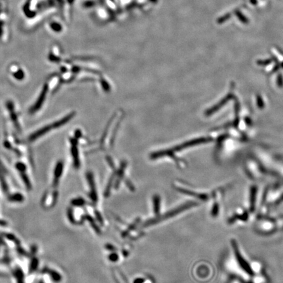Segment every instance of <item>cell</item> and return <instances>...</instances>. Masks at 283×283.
Returning <instances> with one entry per match:
<instances>
[{
    "instance_id": "obj_1",
    "label": "cell",
    "mask_w": 283,
    "mask_h": 283,
    "mask_svg": "<svg viewBox=\"0 0 283 283\" xmlns=\"http://www.w3.org/2000/svg\"><path fill=\"white\" fill-rule=\"evenodd\" d=\"M224 267L225 271L230 274L232 277L239 279L246 283H250L252 276L245 271L239 264L233 253L227 255L225 257Z\"/></svg>"
},
{
    "instance_id": "obj_17",
    "label": "cell",
    "mask_w": 283,
    "mask_h": 283,
    "mask_svg": "<svg viewBox=\"0 0 283 283\" xmlns=\"http://www.w3.org/2000/svg\"><path fill=\"white\" fill-rule=\"evenodd\" d=\"M144 282V279L139 278V279H136L134 280V283H143Z\"/></svg>"
},
{
    "instance_id": "obj_2",
    "label": "cell",
    "mask_w": 283,
    "mask_h": 283,
    "mask_svg": "<svg viewBox=\"0 0 283 283\" xmlns=\"http://www.w3.org/2000/svg\"><path fill=\"white\" fill-rule=\"evenodd\" d=\"M254 228L257 233L262 235H271L278 231L275 218L268 216L257 217Z\"/></svg>"
},
{
    "instance_id": "obj_6",
    "label": "cell",
    "mask_w": 283,
    "mask_h": 283,
    "mask_svg": "<svg viewBox=\"0 0 283 283\" xmlns=\"http://www.w3.org/2000/svg\"><path fill=\"white\" fill-rule=\"evenodd\" d=\"M224 196V194L222 190H217L212 194L214 201L210 210V215L213 218H217L220 215Z\"/></svg>"
},
{
    "instance_id": "obj_13",
    "label": "cell",
    "mask_w": 283,
    "mask_h": 283,
    "mask_svg": "<svg viewBox=\"0 0 283 283\" xmlns=\"http://www.w3.org/2000/svg\"><path fill=\"white\" fill-rule=\"evenodd\" d=\"M276 224L277 226L278 231L283 230V215L275 218Z\"/></svg>"
},
{
    "instance_id": "obj_8",
    "label": "cell",
    "mask_w": 283,
    "mask_h": 283,
    "mask_svg": "<svg viewBox=\"0 0 283 283\" xmlns=\"http://www.w3.org/2000/svg\"><path fill=\"white\" fill-rule=\"evenodd\" d=\"M47 92H48V86H47V85H45L43 87L42 91H41V92L39 96L38 100H36V102L35 103H34L33 106L32 107H31V108L30 109L29 112L30 114H34L36 112L39 111V109L41 108V106H43V103L45 100Z\"/></svg>"
},
{
    "instance_id": "obj_15",
    "label": "cell",
    "mask_w": 283,
    "mask_h": 283,
    "mask_svg": "<svg viewBox=\"0 0 283 283\" xmlns=\"http://www.w3.org/2000/svg\"><path fill=\"white\" fill-rule=\"evenodd\" d=\"M227 283H246V282H243V280H240L239 279L231 277V279L229 280V281Z\"/></svg>"
},
{
    "instance_id": "obj_11",
    "label": "cell",
    "mask_w": 283,
    "mask_h": 283,
    "mask_svg": "<svg viewBox=\"0 0 283 283\" xmlns=\"http://www.w3.org/2000/svg\"><path fill=\"white\" fill-rule=\"evenodd\" d=\"M160 202H161V198L159 195H155L154 197V212L156 215H158L159 213L160 210Z\"/></svg>"
},
{
    "instance_id": "obj_18",
    "label": "cell",
    "mask_w": 283,
    "mask_h": 283,
    "mask_svg": "<svg viewBox=\"0 0 283 283\" xmlns=\"http://www.w3.org/2000/svg\"><path fill=\"white\" fill-rule=\"evenodd\" d=\"M106 248H107V249H109V250H114V248L112 247V245H109L106 246Z\"/></svg>"
},
{
    "instance_id": "obj_3",
    "label": "cell",
    "mask_w": 283,
    "mask_h": 283,
    "mask_svg": "<svg viewBox=\"0 0 283 283\" xmlns=\"http://www.w3.org/2000/svg\"><path fill=\"white\" fill-rule=\"evenodd\" d=\"M73 117H74V113H71L70 114L67 115L66 117H63V118L60 119L58 121H55L53 123L49 124V125H46L42 128L39 129V130H38L36 132H34L33 133H32L28 138V140L30 142H33L34 140H36L37 139H38L39 138H40L41 136H43L44 134H45L46 133H49V131L52 129H55L59 128L62 126H63L65 124H66L68 122L70 121V119H72L73 118Z\"/></svg>"
},
{
    "instance_id": "obj_9",
    "label": "cell",
    "mask_w": 283,
    "mask_h": 283,
    "mask_svg": "<svg viewBox=\"0 0 283 283\" xmlns=\"http://www.w3.org/2000/svg\"><path fill=\"white\" fill-rule=\"evenodd\" d=\"M77 141L75 139L71 140V152L74 161V165L75 167L79 166V160L78 155V148L77 147Z\"/></svg>"
},
{
    "instance_id": "obj_4",
    "label": "cell",
    "mask_w": 283,
    "mask_h": 283,
    "mask_svg": "<svg viewBox=\"0 0 283 283\" xmlns=\"http://www.w3.org/2000/svg\"><path fill=\"white\" fill-rule=\"evenodd\" d=\"M230 243L232 248V253L235 258L239 264L242 267L243 270L252 276V272L250 267V262L248 261L245 257L244 254L239 245L237 240L235 239H231L230 240Z\"/></svg>"
},
{
    "instance_id": "obj_5",
    "label": "cell",
    "mask_w": 283,
    "mask_h": 283,
    "mask_svg": "<svg viewBox=\"0 0 283 283\" xmlns=\"http://www.w3.org/2000/svg\"><path fill=\"white\" fill-rule=\"evenodd\" d=\"M252 218L251 214L246 208L238 207L227 220V222L231 225L243 224L247 223Z\"/></svg>"
},
{
    "instance_id": "obj_7",
    "label": "cell",
    "mask_w": 283,
    "mask_h": 283,
    "mask_svg": "<svg viewBox=\"0 0 283 283\" xmlns=\"http://www.w3.org/2000/svg\"><path fill=\"white\" fill-rule=\"evenodd\" d=\"M197 205H198V203H195V202H190V203H186V204H185V205H182V206H180V207H178V208H177V209H174V210H172V211H170V212L167 213L166 215H164L163 216H162V217L157 218H155V219H154V220H153L149 221V222H148V223H146V225H151V224H155V223L159 222V221H162L163 220H164V219H167V218L172 217V216H175L176 215H177L178 213H180V212H182V211H184V210H185L186 209H190V208H191V207H193V206H197Z\"/></svg>"
},
{
    "instance_id": "obj_12",
    "label": "cell",
    "mask_w": 283,
    "mask_h": 283,
    "mask_svg": "<svg viewBox=\"0 0 283 283\" xmlns=\"http://www.w3.org/2000/svg\"><path fill=\"white\" fill-rule=\"evenodd\" d=\"M8 109H9V111L10 112V114H11L13 121L15 123V124L17 125V127H18V120H17V114H15V111H14L13 104L11 102H10V103L8 104Z\"/></svg>"
},
{
    "instance_id": "obj_14",
    "label": "cell",
    "mask_w": 283,
    "mask_h": 283,
    "mask_svg": "<svg viewBox=\"0 0 283 283\" xmlns=\"http://www.w3.org/2000/svg\"><path fill=\"white\" fill-rule=\"evenodd\" d=\"M13 76L17 80H22L24 78V73L22 70H18L13 73Z\"/></svg>"
},
{
    "instance_id": "obj_16",
    "label": "cell",
    "mask_w": 283,
    "mask_h": 283,
    "mask_svg": "<svg viewBox=\"0 0 283 283\" xmlns=\"http://www.w3.org/2000/svg\"><path fill=\"white\" fill-rule=\"evenodd\" d=\"M118 258H119L118 255L115 253H112V254H110L109 256V259L112 261H116L117 260H118Z\"/></svg>"
},
{
    "instance_id": "obj_10",
    "label": "cell",
    "mask_w": 283,
    "mask_h": 283,
    "mask_svg": "<svg viewBox=\"0 0 283 283\" xmlns=\"http://www.w3.org/2000/svg\"><path fill=\"white\" fill-rule=\"evenodd\" d=\"M87 178L89 181V183H90V185L91 188V197L93 199V200L94 201H97V195H96V192L95 190V185L94 184V180H93V176L92 175L91 173H88V176H87Z\"/></svg>"
}]
</instances>
